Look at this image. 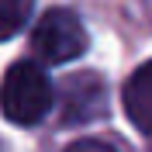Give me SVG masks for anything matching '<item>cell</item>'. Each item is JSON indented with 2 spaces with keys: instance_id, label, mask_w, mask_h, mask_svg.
<instances>
[{
  "instance_id": "obj_5",
  "label": "cell",
  "mask_w": 152,
  "mask_h": 152,
  "mask_svg": "<svg viewBox=\"0 0 152 152\" xmlns=\"http://www.w3.org/2000/svg\"><path fill=\"white\" fill-rule=\"evenodd\" d=\"M31 4L35 0H0V42L14 38L31 18Z\"/></svg>"
},
{
  "instance_id": "obj_4",
  "label": "cell",
  "mask_w": 152,
  "mask_h": 152,
  "mask_svg": "<svg viewBox=\"0 0 152 152\" xmlns=\"http://www.w3.org/2000/svg\"><path fill=\"white\" fill-rule=\"evenodd\" d=\"M121 100H124V114H128V121H132L142 135L152 138V59L128 76Z\"/></svg>"
},
{
  "instance_id": "obj_1",
  "label": "cell",
  "mask_w": 152,
  "mask_h": 152,
  "mask_svg": "<svg viewBox=\"0 0 152 152\" xmlns=\"http://www.w3.org/2000/svg\"><path fill=\"white\" fill-rule=\"evenodd\" d=\"M52 83L42 66L21 59L0 80V111L10 124H38L52 107Z\"/></svg>"
},
{
  "instance_id": "obj_2",
  "label": "cell",
  "mask_w": 152,
  "mask_h": 152,
  "mask_svg": "<svg viewBox=\"0 0 152 152\" xmlns=\"http://www.w3.org/2000/svg\"><path fill=\"white\" fill-rule=\"evenodd\" d=\"M31 48L42 62H73L86 52V28L66 7H52L31 31Z\"/></svg>"
},
{
  "instance_id": "obj_6",
  "label": "cell",
  "mask_w": 152,
  "mask_h": 152,
  "mask_svg": "<svg viewBox=\"0 0 152 152\" xmlns=\"http://www.w3.org/2000/svg\"><path fill=\"white\" fill-rule=\"evenodd\" d=\"M66 152H118V149L107 145V142H97V138H80V142H73Z\"/></svg>"
},
{
  "instance_id": "obj_3",
  "label": "cell",
  "mask_w": 152,
  "mask_h": 152,
  "mask_svg": "<svg viewBox=\"0 0 152 152\" xmlns=\"http://www.w3.org/2000/svg\"><path fill=\"white\" fill-rule=\"evenodd\" d=\"M104 107H107V90L100 76L80 73L66 80V86H62V121L66 124H86L100 118Z\"/></svg>"
}]
</instances>
